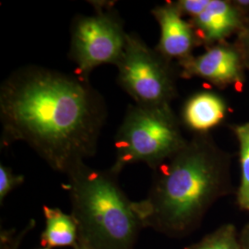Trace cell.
<instances>
[{
  "instance_id": "6da1fadb",
  "label": "cell",
  "mask_w": 249,
  "mask_h": 249,
  "mask_svg": "<svg viewBox=\"0 0 249 249\" xmlns=\"http://www.w3.org/2000/svg\"><path fill=\"white\" fill-rule=\"evenodd\" d=\"M107 117L102 95L78 75L27 66L0 88L2 145L26 142L65 175L95 154Z\"/></svg>"
},
{
  "instance_id": "44dd1931",
  "label": "cell",
  "mask_w": 249,
  "mask_h": 249,
  "mask_svg": "<svg viewBox=\"0 0 249 249\" xmlns=\"http://www.w3.org/2000/svg\"><path fill=\"white\" fill-rule=\"evenodd\" d=\"M44 249V248H42V249Z\"/></svg>"
},
{
  "instance_id": "277c9868",
  "label": "cell",
  "mask_w": 249,
  "mask_h": 249,
  "mask_svg": "<svg viewBox=\"0 0 249 249\" xmlns=\"http://www.w3.org/2000/svg\"><path fill=\"white\" fill-rule=\"evenodd\" d=\"M187 142L170 106L132 105L127 108L115 139L116 175L125 166L144 162L151 169L180 151Z\"/></svg>"
},
{
  "instance_id": "ffe728a7",
  "label": "cell",
  "mask_w": 249,
  "mask_h": 249,
  "mask_svg": "<svg viewBox=\"0 0 249 249\" xmlns=\"http://www.w3.org/2000/svg\"><path fill=\"white\" fill-rule=\"evenodd\" d=\"M236 3H237V5L242 6V7H249V1H237Z\"/></svg>"
},
{
  "instance_id": "e0dca14e",
  "label": "cell",
  "mask_w": 249,
  "mask_h": 249,
  "mask_svg": "<svg viewBox=\"0 0 249 249\" xmlns=\"http://www.w3.org/2000/svg\"><path fill=\"white\" fill-rule=\"evenodd\" d=\"M242 54L244 62L249 67V27L242 36Z\"/></svg>"
},
{
  "instance_id": "2e32d148",
  "label": "cell",
  "mask_w": 249,
  "mask_h": 249,
  "mask_svg": "<svg viewBox=\"0 0 249 249\" xmlns=\"http://www.w3.org/2000/svg\"><path fill=\"white\" fill-rule=\"evenodd\" d=\"M210 2L211 0H179L175 2V5L182 15H188L193 18L202 13Z\"/></svg>"
},
{
  "instance_id": "9c48e42d",
  "label": "cell",
  "mask_w": 249,
  "mask_h": 249,
  "mask_svg": "<svg viewBox=\"0 0 249 249\" xmlns=\"http://www.w3.org/2000/svg\"><path fill=\"white\" fill-rule=\"evenodd\" d=\"M196 38L208 45L222 41L240 28L238 10L223 0H211L202 13L191 18Z\"/></svg>"
},
{
  "instance_id": "7a4b0ae2",
  "label": "cell",
  "mask_w": 249,
  "mask_h": 249,
  "mask_svg": "<svg viewBox=\"0 0 249 249\" xmlns=\"http://www.w3.org/2000/svg\"><path fill=\"white\" fill-rule=\"evenodd\" d=\"M225 154L198 134L154 169L147 196L132 207L144 228L183 237L199 226L214 202L229 190Z\"/></svg>"
},
{
  "instance_id": "8992f818",
  "label": "cell",
  "mask_w": 249,
  "mask_h": 249,
  "mask_svg": "<svg viewBox=\"0 0 249 249\" xmlns=\"http://www.w3.org/2000/svg\"><path fill=\"white\" fill-rule=\"evenodd\" d=\"M93 6L95 14L74 18L71 33L70 57L77 66V75L86 80L99 66L117 64L127 36L116 11L102 2Z\"/></svg>"
},
{
  "instance_id": "ac0fdd59",
  "label": "cell",
  "mask_w": 249,
  "mask_h": 249,
  "mask_svg": "<svg viewBox=\"0 0 249 249\" xmlns=\"http://www.w3.org/2000/svg\"><path fill=\"white\" fill-rule=\"evenodd\" d=\"M239 244L241 249H249V223L245 225L239 233Z\"/></svg>"
},
{
  "instance_id": "52a82bcc",
  "label": "cell",
  "mask_w": 249,
  "mask_h": 249,
  "mask_svg": "<svg viewBox=\"0 0 249 249\" xmlns=\"http://www.w3.org/2000/svg\"><path fill=\"white\" fill-rule=\"evenodd\" d=\"M243 64L241 53L225 45L211 47L198 56L191 55L179 62L184 77H196L216 86L242 84Z\"/></svg>"
},
{
  "instance_id": "5b68a950",
  "label": "cell",
  "mask_w": 249,
  "mask_h": 249,
  "mask_svg": "<svg viewBox=\"0 0 249 249\" xmlns=\"http://www.w3.org/2000/svg\"><path fill=\"white\" fill-rule=\"evenodd\" d=\"M117 80L135 104L148 107L170 106L176 95L170 61L135 34H127L124 52L116 65Z\"/></svg>"
},
{
  "instance_id": "d6986e66",
  "label": "cell",
  "mask_w": 249,
  "mask_h": 249,
  "mask_svg": "<svg viewBox=\"0 0 249 249\" xmlns=\"http://www.w3.org/2000/svg\"><path fill=\"white\" fill-rule=\"evenodd\" d=\"M75 249H93L91 247H89V245H87L85 242L83 241L78 240V245Z\"/></svg>"
},
{
  "instance_id": "5bb4252c",
  "label": "cell",
  "mask_w": 249,
  "mask_h": 249,
  "mask_svg": "<svg viewBox=\"0 0 249 249\" xmlns=\"http://www.w3.org/2000/svg\"><path fill=\"white\" fill-rule=\"evenodd\" d=\"M24 182V177L16 175L11 168L0 164V203L3 204L5 198L11 191Z\"/></svg>"
},
{
  "instance_id": "4fadbf2b",
  "label": "cell",
  "mask_w": 249,
  "mask_h": 249,
  "mask_svg": "<svg viewBox=\"0 0 249 249\" xmlns=\"http://www.w3.org/2000/svg\"><path fill=\"white\" fill-rule=\"evenodd\" d=\"M184 249H241L239 233L234 224L225 223Z\"/></svg>"
},
{
  "instance_id": "30bf717a",
  "label": "cell",
  "mask_w": 249,
  "mask_h": 249,
  "mask_svg": "<svg viewBox=\"0 0 249 249\" xmlns=\"http://www.w3.org/2000/svg\"><path fill=\"white\" fill-rule=\"evenodd\" d=\"M226 105L219 95L201 91L188 99L183 108V121L190 130L203 134L225 117Z\"/></svg>"
},
{
  "instance_id": "3957f363",
  "label": "cell",
  "mask_w": 249,
  "mask_h": 249,
  "mask_svg": "<svg viewBox=\"0 0 249 249\" xmlns=\"http://www.w3.org/2000/svg\"><path fill=\"white\" fill-rule=\"evenodd\" d=\"M66 176L79 239L93 249H134L143 227L118 175L80 162Z\"/></svg>"
},
{
  "instance_id": "7c38bea8",
  "label": "cell",
  "mask_w": 249,
  "mask_h": 249,
  "mask_svg": "<svg viewBox=\"0 0 249 249\" xmlns=\"http://www.w3.org/2000/svg\"><path fill=\"white\" fill-rule=\"evenodd\" d=\"M239 142L241 179L237 190V204L242 211L249 213V121L234 127Z\"/></svg>"
},
{
  "instance_id": "ba28073f",
  "label": "cell",
  "mask_w": 249,
  "mask_h": 249,
  "mask_svg": "<svg viewBox=\"0 0 249 249\" xmlns=\"http://www.w3.org/2000/svg\"><path fill=\"white\" fill-rule=\"evenodd\" d=\"M160 25L159 45L155 48L168 61L179 62L191 56V52L198 42L191 23L182 18L175 3H166L151 10Z\"/></svg>"
},
{
  "instance_id": "9a60e30c",
  "label": "cell",
  "mask_w": 249,
  "mask_h": 249,
  "mask_svg": "<svg viewBox=\"0 0 249 249\" xmlns=\"http://www.w3.org/2000/svg\"><path fill=\"white\" fill-rule=\"evenodd\" d=\"M36 221L31 220L21 231L2 230L0 233V248L1 249H19L20 244L28 232L36 227Z\"/></svg>"
},
{
  "instance_id": "8fae6325",
  "label": "cell",
  "mask_w": 249,
  "mask_h": 249,
  "mask_svg": "<svg viewBox=\"0 0 249 249\" xmlns=\"http://www.w3.org/2000/svg\"><path fill=\"white\" fill-rule=\"evenodd\" d=\"M45 227L40 236L44 249H76L79 240V228L72 214L63 213L58 208L43 207Z\"/></svg>"
}]
</instances>
